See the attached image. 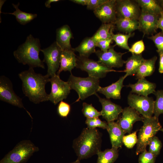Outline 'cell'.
Here are the masks:
<instances>
[{
	"label": "cell",
	"mask_w": 163,
	"mask_h": 163,
	"mask_svg": "<svg viewBox=\"0 0 163 163\" xmlns=\"http://www.w3.org/2000/svg\"><path fill=\"white\" fill-rule=\"evenodd\" d=\"M34 68L22 72L18 76L22 82L24 94L30 101L35 104L48 101V94L45 90V85L50 82V78L46 75L35 72Z\"/></svg>",
	"instance_id": "obj_1"
},
{
	"label": "cell",
	"mask_w": 163,
	"mask_h": 163,
	"mask_svg": "<svg viewBox=\"0 0 163 163\" xmlns=\"http://www.w3.org/2000/svg\"><path fill=\"white\" fill-rule=\"evenodd\" d=\"M102 136L101 133L96 128H83L73 141L72 147L77 159L81 161L97 155L101 150Z\"/></svg>",
	"instance_id": "obj_2"
},
{
	"label": "cell",
	"mask_w": 163,
	"mask_h": 163,
	"mask_svg": "<svg viewBox=\"0 0 163 163\" xmlns=\"http://www.w3.org/2000/svg\"><path fill=\"white\" fill-rule=\"evenodd\" d=\"M41 50L39 39L30 34L25 42L14 52L13 55L19 63L27 65L29 67L33 68L37 67L45 69L43 62L39 57Z\"/></svg>",
	"instance_id": "obj_3"
},
{
	"label": "cell",
	"mask_w": 163,
	"mask_h": 163,
	"mask_svg": "<svg viewBox=\"0 0 163 163\" xmlns=\"http://www.w3.org/2000/svg\"><path fill=\"white\" fill-rule=\"evenodd\" d=\"M67 82L71 89L75 90L78 94V97L75 102L95 95L100 86L99 79L89 76L86 78L77 77L72 73Z\"/></svg>",
	"instance_id": "obj_4"
},
{
	"label": "cell",
	"mask_w": 163,
	"mask_h": 163,
	"mask_svg": "<svg viewBox=\"0 0 163 163\" xmlns=\"http://www.w3.org/2000/svg\"><path fill=\"white\" fill-rule=\"evenodd\" d=\"M143 125L139 130L136 151L137 155L146 149L151 140L162 128L158 118L154 116L144 117Z\"/></svg>",
	"instance_id": "obj_5"
},
{
	"label": "cell",
	"mask_w": 163,
	"mask_h": 163,
	"mask_svg": "<svg viewBox=\"0 0 163 163\" xmlns=\"http://www.w3.org/2000/svg\"><path fill=\"white\" fill-rule=\"evenodd\" d=\"M39 148L29 140L18 142L0 160V163H25Z\"/></svg>",
	"instance_id": "obj_6"
},
{
	"label": "cell",
	"mask_w": 163,
	"mask_h": 163,
	"mask_svg": "<svg viewBox=\"0 0 163 163\" xmlns=\"http://www.w3.org/2000/svg\"><path fill=\"white\" fill-rule=\"evenodd\" d=\"M76 68L86 72L88 76L99 79L105 77L108 72H118L109 68L98 61L89 59L88 57L77 56Z\"/></svg>",
	"instance_id": "obj_7"
},
{
	"label": "cell",
	"mask_w": 163,
	"mask_h": 163,
	"mask_svg": "<svg viewBox=\"0 0 163 163\" xmlns=\"http://www.w3.org/2000/svg\"><path fill=\"white\" fill-rule=\"evenodd\" d=\"M129 107L144 117H152L154 113V101L152 97L130 93L127 97Z\"/></svg>",
	"instance_id": "obj_8"
},
{
	"label": "cell",
	"mask_w": 163,
	"mask_h": 163,
	"mask_svg": "<svg viewBox=\"0 0 163 163\" xmlns=\"http://www.w3.org/2000/svg\"><path fill=\"white\" fill-rule=\"evenodd\" d=\"M41 51L44 56L43 61L46 64L47 66L46 75L50 78L56 75L59 69L62 50L55 41L49 47L41 49Z\"/></svg>",
	"instance_id": "obj_9"
},
{
	"label": "cell",
	"mask_w": 163,
	"mask_h": 163,
	"mask_svg": "<svg viewBox=\"0 0 163 163\" xmlns=\"http://www.w3.org/2000/svg\"><path fill=\"white\" fill-rule=\"evenodd\" d=\"M50 82L51 88L48 101L56 105L67 98L71 89L68 82L62 80L56 74L50 78Z\"/></svg>",
	"instance_id": "obj_10"
},
{
	"label": "cell",
	"mask_w": 163,
	"mask_h": 163,
	"mask_svg": "<svg viewBox=\"0 0 163 163\" xmlns=\"http://www.w3.org/2000/svg\"><path fill=\"white\" fill-rule=\"evenodd\" d=\"M0 100L20 108H23L32 119L30 113L24 107L22 99L14 91L11 81L7 77L2 76L0 78Z\"/></svg>",
	"instance_id": "obj_11"
},
{
	"label": "cell",
	"mask_w": 163,
	"mask_h": 163,
	"mask_svg": "<svg viewBox=\"0 0 163 163\" xmlns=\"http://www.w3.org/2000/svg\"><path fill=\"white\" fill-rule=\"evenodd\" d=\"M117 18H122L138 21L141 10L135 1L116 0Z\"/></svg>",
	"instance_id": "obj_12"
},
{
	"label": "cell",
	"mask_w": 163,
	"mask_h": 163,
	"mask_svg": "<svg viewBox=\"0 0 163 163\" xmlns=\"http://www.w3.org/2000/svg\"><path fill=\"white\" fill-rule=\"evenodd\" d=\"M115 46L114 45L111 46L107 52L98 50L95 53L98 59L99 62L111 68L121 67L125 62L122 57L126 53H121L116 51L114 49Z\"/></svg>",
	"instance_id": "obj_13"
},
{
	"label": "cell",
	"mask_w": 163,
	"mask_h": 163,
	"mask_svg": "<svg viewBox=\"0 0 163 163\" xmlns=\"http://www.w3.org/2000/svg\"><path fill=\"white\" fill-rule=\"evenodd\" d=\"M116 4V0H107L94 10V13L103 23L115 24L117 18Z\"/></svg>",
	"instance_id": "obj_14"
},
{
	"label": "cell",
	"mask_w": 163,
	"mask_h": 163,
	"mask_svg": "<svg viewBox=\"0 0 163 163\" xmlns=\"http://www.w3.org/2000/svg\"><path fill=\"white\" fill-rule=\"evenodd\" d=\"M160 15L141 10L138 20V30L143 33L144 36L152 34L156 32Z\"/></svg>",
	"instance_id": "obj_15"
},
{
	"label": "cell",
	"mask_w": 163,
	"mask_h": 163,
	"mask_svg": "<svg viewBox=\"0 0 163 163\" xmlns=\"http://www.w3.org/2000/svg\"><path fill=\"white\" fill-rule=\"evenodd\" d=\"M122 115L119 118L117 122L125 133H130L134 124L137 121H143L144 117L135 110L130 107L123 109Z\"/></svg>",
	"instance_id": "obj_16"
},
{
	"label": "cell",
	"mask_w": 163,
	"mask_h": 163,
	"mask_svg": "<svg viewBox=\"0 0 163 163\" xmlns=\"http://www.w3.org/2000/svg\"><path fill=\"white\" fill-rule=\"evenodd\" d=\"M95 95L97 97L102 105L101 112L103 118L107 123L118 119L123 110L121 107L112 102L110 99L101 97L97 93Z\"/></svg>",
	"instance_id": "obj_17"
},
{
	"label": "cell",
	"mask_w": 163,
	"mask_h": 163,
	"mask_svg": "<svg viewBox=\"0 0 163 163\" xmlns=\"http://www.w3.org/2000/svg\"><path fill=\"white\" fill-rule=\"evenodd\" d=\"M74 48L62 51L60 56V66L56 75L59 76L60 73L68 71L71 73L72 70L77 65V58Z\"/></svg>",
	"instance_id": "obj_18"
},
{
	"label": "cell",
	"mask_w": 163,
	"mask_h": 163,
	"mask_svg": "<svg viewBox=\"0 0 163 163\" xmlns=\"http://www.w3.org/2000/svg\"><path fill=\"white\" fill-rule=\"evenodd\" d=\"M131 89V93L137 95L148 96L155 91L156 85L147 80L145 78L138 79L134 84H129L127 86Z\"/></svg>",
	"instance_id": "obj_19"
},
{
	"label": "cell",
	"mask_w": 163,
	"mask_h": 163,
	"mask_svg": "<svg viewBox=\"0 0 163 163\" xmlns=\"http://www.w3.org/2000/svg\"><path fill=\"white\" fill-rule=\"evenodd\" d=\"M107 123L109 128L107 131L109 134L112 147L118 149L121 148L125 133L117 122L113 121Z\"/></svg>",
	"instance_id": "obj_20"
},
{
	"label": "cell",
	"mask_w": 163,
	"mask_h": 163,
	"mask_svg": "<svg viewBox=\"0 0 163 163\" xmlns=\"http://www.w3.org/2000/svg\"><path fill=\"white\" fill-rule=\"evenodd\" d=\"M72 38V33L69 25H64L56 30V41L62 51L73 49L70 44V40Z\"/></svg>",
	"instance_id": "obj_21"
},
{
	"label": "cell",
	"mask_w": 163,
	"mask_h": 163,
	"mask_svg": "<svg viewBox=\"0 0 163 163\" xmlns=\"http://www.w3.org/2000/svg\"><path fill=\"white\" fill-rule=\"evenodd\" d=\"M126 78L125 75H124L121 77L116 82L110 85L104 87L100 86L97 92L104 94L107 99H120L121 97V90L124 86L123 82Z\"/></svg>",
	"instance_id": "obj_22"
},
{
	"label": "cell",
	"mask_w": 163,
	"mask_h": 163,
	"mask_svg": "<svg viewBox=\"0 0 163 163\" xmlns=\"http://www.w3.org/2000/svg\"><path fill=\"white\" fill-rule=\"evenodd\" d=\"M144 59L142 54H132V55L125 61V69L123 71L126 73V77L136 75L137 72Z\"/></svg>",
	"instance_id": "obj_23"
},
{
	"label": "cell",
	"mask_w": 163,
	"mask_h": 163,
	"mask_svg": "<svg viewBox=\"0 0 163 163\" xmlns=\"http://www.w3.org/2000/svg\"><path fill=\"white\" fill-rule=\"evenodd\" d=\"M157 57L155 56L151 59H144L139 66L135 75L138 79L152 75L155 69V63Z\"/></svg>",
	"instance_id": "obj_24"
},
{
	"label": "cell",
	"mask_w": 163,
	"mask_h": 163,
	"mask_svg": "<svg viewBox=\"0 0 163 163\" xmlns=\"http://www.w3.org/2000/svg\"><path fill=\"white\" fill-rule=\"evenodd\" d=\"M115 25L119 31L128 34L138 30L139 22L137 20L117 17Z\"/></svg>",
	"instance_id": "obj_25"
},
{
	"label": "cell",
	"mask_w": 163,
	"mask_h": 163,
	"mask_svg": "<svg viewBox=\"0 0 163 163\" xmlns=\"http://www.w3.org/2000/svg\"><path fill=\"white\" fill-rule=\"evenodd\" d=\"M96 47L95 42L91 37L85 38L77 47L74 48L79 56L88 57L91 54L95 53Z\"/></svg>",
	"instance_id": "obj_26"
},
{
	"label": "cell",
	"mask_w": 163,
	"mask_h": 163,
	"mask_svg": "<svg viewBox=\"0 0 163 163\" xmlns=\"http://www.w3.org/2000/svg\"><path fill=\"white\" fill-rule=\"evenodd\" d=\"M115 28L114 24L102 23L91 37L95 42L111 38Z\"/></svg>",
	"instance_id": "obj_27"
},
{
	"label": "cell",
	"mask_w": 163,
	"mask_h": 163,
	"mask_svg": "<svg viewBox=\"0 0 163 163\" xmlns=\"http://www.w3.org/2000/svg\"><path fill=\"white\" fill-rule=\"evenodd\" d=\"M118 149L112 147L110 149H107L104 151L101 150L97 154V163H113L118 157Z\"/></svg>",
	"instance_id": "obj_28"
},
{
	"label": "cell",
	"mask_w": 163,
	"mask_h": 163,
	"mask_svg": "<svg viewBox=\"0 0 163 163\" xmlns=\"http://www.w3.org/2000/svg\"><path fill=\"white\" fill-rule=\"evenodd\" d=\"M135 1L141 8V10L160 15L163 12V8L158 1L155 0H136Z\"/></svg>",
	"instance_id": "obj_29"
},
{
	"label": "cell",
	"mask_w": 163,
	"mask_h": 163,
	"mask_svg": "<svg viewBox=\"0 0 163 163\" xmlns=\"http://www.w3.org/2000/svg\"><path fill=\"white\" fill-rule=\"evenodd\" d=\"M19 5V2L17 5L12 4L13 7L15 9V11L13 13H2L14 15L17 21L23 25L28 23L37 17V14L27 13L20 10L18 8Z\"/></svg>",
	"instance_id": "obj_30"
},
{
	"label": "cell",
	"mask_w": 163,
	"mask_h": 163,
	"mask_svg": "<svg viewBox=\"0 0 163 163\" xmlns=\"http://www.w3.org/2000/svg\"><path fill=\"white\" fill-rule=\"evenodd\" d=\"M135 34L134 33L124 34L122 33L113 34L111 38L115 44V46H117L120 47L129 51L130 48L128 45L129 39L133 37Z\"/></svg>",
	"instance_id": "obj_31"
},
{
	"label": "cell",
	"mask_w": 163,
	"mask_h": 163,
	"mask_svg": "<svg viewBox=\"0 0 163 163\" xmlns=\"http://www.w3.org/2000/svg\"><path fill=\"white\" fill-rule=\"evenodd\" d=\"M153 94L156 97L154 101L153 114L155 117L158 118L160 114H163V90L155 91Z\"/></svg>",
	"instance_id": "obj_32"
},
{
	"label": "cell",
	"mask_w": 163,
	"mask_h": 163,
	"mask_svg": "<svg viewBox=\"0 0 163 163\" xmlns=\"http://www.w3.org/2000/svg\"><path fill=\"white\" fill-rule=\"evenodd\" d=\"M82 112L86 118H92L98 117L101 116V111H97L92 105L85 102L82 104Z\"/></svg>",
	"instance_id": "obj_33"
},
{
	"label": "cell",
	"mask_w": 163,
	"mask_h": 163,
	"mask_svg": "<svg viewBox=\"0 0 163 163\" xmlns=\"http://www.w3.org/2000/svg\"><path fill=\"white\" fill-rule=\"evenodd\" d=\"M85 123L87 125V127L90 129H93L99 127L107 130L109 128L107 123L101 120L98 117L86 118Z\"/></svg>",
	"instance_id": "obj_34"
},
{
	"label": "cell",
	"mask_w": 163,
	"mask_h": 163,
	"mask_svg": "<svg viewBox=\"0 0 163 163\" xmlns=\"http://www.w3.org/2000/svg\"><path fill=\"white\" fill-rule=\"evenodd\" d=\"M149 145V151L157 157L159 154L162 147L161 141L155 136L151 139Z\"/></svg>",
	"instance_id": "obj_35"
},
{
	"label": "cell",
	"mask_w": 163,
	"mask_h": 163,
	"mask_svg": "<svg viewBox=\"0 0 163 163\" xmlns=\"http://www.w3.org/2000/svg\"><path fill=\"white\" fill-rule=\"evenodd\" d=\"M136 130L129 134L124 136L123 139V144L127 148L131 149L137 144L138 138Z\"/></svg>",
	"instance_id": "obj_36"
},
{
	"label": "cell",
	"mask_w": 163,
	"mask_h": 163,
	"mask_svg": "<svg viewBox=\"0 0 163 163\" xmlns=\"http://www.w3.org/2000/svg\"><path fill=\"white\" fill-rule=\"evenodd\" d=\"M148 38L154 42L157 48L156 51L158 53H163V33L159 32Z\"/></svg>",
	"instance_id": "obj_37"
},
{
	"label": "cell",
	"mask_w": 163,
	"mask_h": 163,
	"mask_svg": "<svg viewBox=\"0 0 163 163\" xmlns=\"http://www.w3.org/2000/svg\"><path fill=\"white\" fill-rule=\"evenodd\" d=\"M156 157L155 155L147 151L146 149L139 155V163H155Z\"/></svg>",
	"instance_id": "obj_38"
},
{
	"label": "cell",
	"mask_w": 163,
	"mask_h": 163,
	"mask_svg": "<svg viewBox=\"0 0 163 163\" xmlns=\"http://www.w3.org/2000/svg\"><path fill=\"white\" fill-rule=\"evenodd\" d=\"M71 110V106L68 103L63 101L59 102L58 106L57 112L61 117L65 118L67 117Z\"/></svg>",
	"instance_id": "obj_39"
},
{
	"label": "cell",
	"mask_w": 163,
	"mask_h": 163,
	"mask_svg": "<svg viewBox=\"0 0 163 163\" xmlns=\"http://www.w3.org/2000/svg\"><path fill=\"white\" fill-rule=\"evenodd\" d=\"M145 46L142 40L135 42L132 46L129 51L132 54L137 55L141 54L144 50Z\"/></svg>",
	"instance_id": "obj_40"
},
{
	"label": "cell",
	"mask_w": 163,
	"mask_h": 163,
	"mask_svg": "<svg viewBox=\"0 0 163 163\" xmlns=\"http://www.w3.org/2000/svg\"><path fill=\"white\" fill-rule=\"evenodd\" d=\"M113 42V40L111 38L96 42V47L99 48L101 51L104 52H107L110 48L111 46L110 44L112 43Z\"/></svg>",
	"instance_id": "obj_41"
},
{
	"label": "cell",
	"mask_w": 163,
	"mask_h": 163,
	"mask_svg": "<svg viewBox=\"0 0 163 163\" xmlns=\"http://www.w3.org/2000/svg\"><path fill=\"white\" fill-rule=\"evenodd\" d=\"M107 0H87V8L93 11L106 2Z\"/></svg>",
	"instance_id": "obj_42"
},
{
	"label": "cell",
	"mask_w": 163,
	"mask_h": 163,
	"mask_svg": "<svg viewBox=\"0 0 163 163\" xmlns=\"http://www.w3.org/2000/svg\"><path fill=\"white\" fill-rule=\"evenodd\" d=\"M158 54L159 56L158 71L160 73H163V53Z\"/></svg>",
	"instance_id": "obj_43"
},
{
	"label": "cell",
	"mask_w": 163,
	"mask_h": 163,
	"mask_svg": "<svg viewBox=\"0 0 163 163\" xmlns=\"http://www.w3.org/2000/svg\"><path fill=\"white\" fill-rule=\"evenodd\" d=\"M158 28L161 30V32L163 33V12L161 14L158 20Z\"/></svg>",
	"instance_id": "obj_44"
},
{
	"label": "cell",
	"mask_w": 163,
	"mask_h": 163,
	"mask_svg": "<svg viewBox=\"0 0 163 163\" xmlns=\"http://www.w3.org/2000/svg\"><path fill=\"white\" fill-rule=\"evenodd\" d=\"M75 3L82 5H86L87 0H70Z\"/></svg>",
	"instance_id": "obj_45"
},
{
	"label": "cell",
	"mask_w": 163,
	"mask_h": 163,
	"mask_svg": "<svg viewBox=\"0 0 163 163\" xmlns=\"http://www.w3.org/2000/svg\"><path fill=\"white\" fill-rule=\"evenodd\" d=\"M59 0H47L46 1L45 3V6L48 8L51 7L50 4L53 2H59Z\"/></svg>",
	"instance_id": "obj_46"
},
{
	"label": "cell",
	"mask_w": 163,
	"mask_h": 163,
	"mask_svg": "<svg viewBox=\"0 0 163 163\" xmlns=\"http://www.w3.org/2000/svg\"><path fill=\"white\" fill-rule=\"evenodd\" d=\"M160 6L163 8V0L158 1Z\"/></svg>",
	"instance_id": "obj_47"
},
{
	"label": "cell",
	"mask_w": 163,
	"mask_h": 163,
	"mask_svg": "<svg viewBox=\"0 0 163 163\" xmlns=\"http://www.w3.org/2000/svg\"><path fill=\"white\" fill-rule=\"evenodd\" d=\"M70 163H80V161L77 159L76 160Z\"/></svg>",
	"instance_id": "obj_48"
},
{
	"label": "cell",
	"mask_w": 163,
	"mask_h": 163,
	"mask_svg": "<svg viewBox=\"0 0 163 163\" xmlns=\"http://www.w3.org/2000/svg\"><path fill=\"white\" fill-rule=\"evenodd\" d=\"M160 131L163 132V128H162L160 130Z\"/></svg>",
	"instance_id": "obj_49"
}]
</instances>
